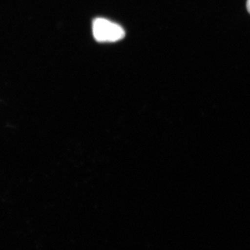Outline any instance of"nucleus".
<instances>
[{
	"mask_svg": "<svg viewBox=\"0 0 250 250\" xmlns=\"http://www.w3.org/2000/svg\"><path fill=\"white\" fill-rule=\"evenodd\" d=\"M247 9L250 14V0L247 1Z\"/></svg>",
	"mask_w": 250,
	"mask_h": 250,
	"instance_id": "2",
	"label": "nucleus"
},
{
	"mask_svg": "<svg viewBox=\"0 0 250 250\" xmlns=\"http://www.w3.org/2000/svg\"><path fill=\"white\" fill-rule=\"evenodd\" d=\"M93 34L95 41L99 42H115L125 36V31L121 26L101 18L94 20Z\"/></svg>",
	"mask_w": 250,
	"mask_h": 250,
	"instance_id": "1",
	"label": "nucleus"
}]
</instances>
